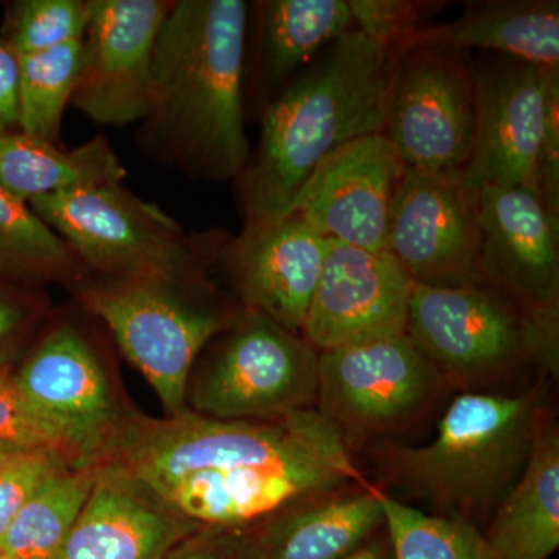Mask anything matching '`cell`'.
Listing matches in <instances>:
<instances>
[{"label":"cell","instance_id":"6da1fadb","mask_svg":"<svg viewBox=\"0 0 559 559\" xmlns=\"http://www.w3.org/2000/svg\"><path fill=\"white\" fill-rule=\"evenodd\" d=\"M246 24V0H173L157 36L135 142L191 182H234L249 159Z\"/></svg>","mask_w":559,"mask_h":559},{"label":"cell","instance_id":"7a4b0ae2","mask_svg":"<svg viewBox=\"0 0 559 559\" xmlns=\"http://www.w3.org/2000/svg\"><path fill=\"white\" fill-rule=\"evenodd\" d=\"M395 51L349 31L320 51L260 117V138L234 180L242 224L285 216L320 162L384 131Z\"/></svg>","mask_w":559,"mask_h":559},{"label":"cell","instance_id":"3957f363","mask_svg":"<svg viewBox=\"0 0 559 559\" xmlns=\"http://www.w3.org/2000/svg\"><path fill=\"white\" fill-rule=\"evenodd\" d=\"M539 380L514 392L457 393L444 406L432 441L381 443L364 451L390 498L468 522L484 532L527 465L536 433L554 411Z\"/></svg>","mask_w":559,"mask_h":559},{"label":"cell","instance_id":"277c9868","mask_svg":"<svg viewBox=\"0 0 559 559\" xmlns=\"http://www.w3.org/2000/svg\"><path fill=\"white\" fill-rule=\"evenodd\" d=\"M406 334L452 395L558 381L559 322L479 283L415 285Z\"/></svg>","mask_w":559,"mask_h":559},{"label":"cell","instance_id":"5b68a950","mask_svg":"<svg viewBox=\"0 0 559 559\" xmlns=\"http://www.w3.org/2000/svg\"><path fill=\"white\" fill-rule=\"evenodd\" d=\"M33 212L79 257L106 277L205 285L226 234H190L159 205L121 183L36 198Z\"/></svg>","mask_w":559,"mask_h":559},{"label":"cell","instance_id":"8992f818","mask_svg":"<svg viewBox=\"0 0 559 559\" xmlns=\"http://www.w3.org/2000/svg\"><path fill=\"white\" fill-rule=\"evenodd\" d=\"M345 447L316 409L274 419H216L183 412L110 439L105 466L150 496L198 473L270 465Z\"/></svg>","mask_w":559,"mask_h":559},{"label":"cell","instance_id":"52a82bcc","mask_svg":"<svg viewBox=\"0 0 559 559\" xmlns=\"http://www.w3.org/2000/svg\"><path fill=\"white\" fill-rule=\"evenodd\" d=\"M452 396L407 334L319 353L314 409L355 457L377 444L400 443Z\"/></svg>","mask_w":559,"mask_h":559},{"label":"cell","instance_id":"ba28073f","mask_svg":"<svg viewBox=\"0 0 559 559\" xmlns=\"http://www.w3.org/2000/svg\"><path fill=\"white\" fill-rule=\"evenodd\" d=\"M182 288L162 280L106 275L73 286L76 299L112 331L171 418L186 412L190 371L202 349L242 312L194 304Z\"/></svg>","mask_w":559,"mask_h":559},{"label":"cell","instance_id":"9c48e42d","mask_svg":"<svg viewBox=\"0 0 559 559\" xmlns=\"http://www.w3.org/2000/svg\"><path fill=\"white\" fill-rule=\"evenodd\" d=\"M194 407L216 419H274L314 409L319 352L301 334L242 310L215 337Z\"/></svg>","mask_w":559,"mask_h":559},{"label":"cell","instance_id":"30bf717a","mask_svg":"<svg viewBox=\"0 0 559 559\" xmlns=\"http://www.w3.org/2000/svg\"><path fill=\"white\" fill-rule=\"evenodd\" d=\"M393 51L382 134L407 170H465L476 120L473 53L444 46Z\"/></svg>","mask_w":559,"mask_h":559},{"label":"cell","instance_id":"8fae6325","mask_svg":"<svg viewBox=\"0 0 559 559\" xmlns=\"http://www.w3.org/2000/svg\"><path fill=\"white\" fill-rule=\"evenodd\" d=\"M479 191L462 170L404 171L388 227V252L412 282L450 288L476 282Z\"/></svg>","mask_w":559,"mask_h":559},{"label":"cell","instance_id":"7c38bea8","mask_svg":"<svg viewBox=\"0 0 559 559\" xmlns=\"http://www.w3.org/2000/svg\"><path fill=\"white\" fill-rule=\"evenodd\" d=\"M171 5L173 0H90L73 108L102 127L143 120L154 47Z\"/></svg>","mask_w":559,"mask_h":559},{"label":"cell","instance_id":"4fadbf2b","mask_svg":"<svg viewBox=\"0 0 559 559\" xmlns=\"http://www.w3.org/2000/svg\"><path fill=\"white\" fill-rule=\"evenodd\" d=\"M414 286L389 252L326 238L301 336L319 353L404 336Z\"/></svg>","mask_w":559,"mask_h":559},{"label":"cell","instance_id":"5bb4252c","mask_svg":"<svg viewBox=\"0 0 559 559\" xmlns=\"http://www.w3.org/2000/svg\"><path fill=\"white\" fill-rule=\"evenodd\" d=\"M367 480L347 448L282 460L270 465L198 473L151 496L190 524L245 528L286 503L352 481Z\"/></svg>","mask_w":559,"mask_h":559},{"label":"cell","instance_id":"9a60e30c","mask_svg":"<svg viewBox=\"0 0 559 559\" xmlns=\"http://www.w3.org/2000/svg\"><path fill=\"white\" fill-rule=\"evenodd\" d=\"M551 69L496 55L474 58L476 120L463 175L477 191L485 187L535 191Z\"/></svg>","mask_w":559,"mask_h":559},{"label":"cell","instance_id":"2e32d148","mask_svg":"<svg viewBox=\"0 0 559 559\" xmlns=\"http://www.w3.org/2000/svg\"><path fill=\"white\" fill-rule=\"evenodd\" d=\"M476 282L540 319L559 322V218L535 191L485 187Z\"/></svg>","mask_w":559,"mask_h":559},{"label":"cell","instance_id":"e0dca14e","mask_svg":"<svg viewBox=\"0 0 559 559\" xmlns=\"http://www.w3.org/2000/svg\"><path fill=\"white\" fill-rule=\"evenodd\" d=\"M326 238L297 213L270 223L242 224L216 252L241 310L257 312L290 333L301 334L318 286Z\"/></svg>","mask_w":559,"mask_h":559},{"label":"cell","instance_id":"ac0fdd59","mask_svg":"<svg viewBox=\"0 0 559 559\" xmlns=\"http://www.w3.org/2000/svg\"><path fill=\"white\" fill-rule=\"evenodd\" d=\"M404 171L382 132L364 135L320 162L289 212L322 237L370 252H388L390 210Z\"/></svg>","mask_w":559,"mask_h":559},{"label":"cell","instance_id":"d6986e66","mask_svg":"<svg viewBox=\"0 0 559 559\" xmlns=\"http://www.w3.org/2000/svg\"><path fill=\"white\" fill-rule=\"evenodd\" d=\"M14 377L33 411L68 436L84 463L103 454L116 436V407L105 371L75 326H55Z\"/></svg>","mask_w":559,"mask_h":559},{"label":"cell","instance_id":"ffe728a7","mask_svg":"<svg viewBox=\"0 0 559 559\" xmlns=\"http://www.w3.org/2000/svg\"><path fill=\"white\" fill-rule=\"evenodd\" d=\"M348 0H255L246 24V121L264 110L333 40L353 31Z\"/></svg>","mask_w":559,"mask_h":559},{"label":"cell","instance_id":"44dd1931","mask_svg":"<svg viewBox=\"0 0 559 559\" xmlns=\"http://www.w3.org/2000/svg\"><path fill=\"white\" fill-rule=\"evenodd\" d=\"M384 527L382 489L367 479L301 496L242 533L249 559H342Z\"/></svg>","mask_w":559,"mask_h":559},{"label":"cell","instance_id":"7402d4cb","mask_svg":"<svg viewBox=\"0 0 559 559\" xmlns=\"http://www.w3.org/2000/svg\"><path fill=\"white\" fill-rule=\"evenodd\" d=\"M189 522L100 466L79 521L53 559H164Z\"/></svg>","mask_w":559,"mask_h":559},{"label":"cell","instance_id":"603a6c76","mask_svg":"<svg viewBox=\"0 0 559 559\" xmlns=\"http://www.w3.org/2000/svg\"><path fill=\"white\" fill-rule=\"evenodd\" d=\"M444 46L559 68L558 0L468 2L457 20L430 24L400 49Z\"/></svg>","mask_w":559,"mask_h":559},{"label":"cell","instance_id":"cb8c5ba5","mask_svg":"<svg viewBox=\"0 0 559 559\" xmlns=\"http://www.w3.org/2000/svg\"><path fill=\"white\" fill-rule=\"evenodd\" d=\"M485 539L502 559H549L559 547V423L551 411L520 480L492 514Z\"/></svg>","mask_w":559,"mask_h":559},{"label":"cell","instance_id":"d4e9b609","mask_svg":"<svg viewBox=\"0 0 559 559\" xmlns=\"http://www.w3.org/2000/svg\"><path fill=\"white\" fill-rule=\"evenodd\" d=\"M127 176L105 134L66 150L21 131L0 132V187L25 204L64 191L114 186Z\"/></svg>","mask_w":559,"mask_h":559},{"label":"cell","instance_id":"484cf974","mask_svg":"<svg viewBox=\"0 0 559 559\" xmlns=\"http://www.w3.org/2000/svg\"><path fill=\"white\" fill-rule=\"evenodd\" d=\"M98 473L95 462L55 469L11 522L0 554L13 559L57 557L90 499Z\"/></svg>","mask_w":559,"mask_h":559},{"label":"cell","instance_id":"4316f807","mask_svg":"<svg viewBox=\"0 0 559 559\" xmlns=\"http://www.w3.org/2000/svg\"><path fill=\"white\" fill-rule=\"evenodd\" d=\"M90 275L60 235L31 205L0 187V277L79 285Z\"/></svg>","mask_w":559,"mask_h":559},{"label":"cell","instance_id":"83f0119b","mask_svg":"<svg viewBox=\"0 0 559 559\" xmlns=\"http://www.w3.org/2000/svg\"><path fill=\"white\" fill-rule=\"evenodd\" d=\"M83 57V39L17 57V131L62 146V117L79 84Z\"/></svg>","mask_w":559,"mask_h":559},{"label":"cell","instance_id":"f1b7e54d","mask_svg":"<svg viewBox=\"0 0 559 559\" xmlns=\"http://www.w3.org/2000/svg\"><path fill=\"white\" fill-rule=\"evenodd\" d=\"M395 559H502L468 522L433 516L382 491Z\"/></svg>","mask_w":559,"mask_h":559},{"label":"cell","instance_id":"f546056e","mask_svg":"<svg viewBox=\"0 0 559 559\" xmlns=\"http://www.w3.org/2000/svg\"><path fill=\"white\" fill-rule=\"evenodd\" d=\"M90 0H16L7 9L3 39L16 53H38L84 38Z\"/></svg>","mask_w":559,"mask_h":559},{"label":"cell","instance_id":"4dcf8cb0","mask_svg":"<svg viewBox=\"0 0 559 559\" xmlns=\"http://www.w3.org/2000/svg\"><path fill=\"white\" fill-rule=\"evenodd\" d=\"M0 448L10 451H46L73 465H83L80 452L64 432L33 411L22 396L0 348Z\"/></svg>","mask_w":559,"mask_h":559},{"label":"cell","instance_id":"1f68e13d","mask_svg":"<svg viewBox=\"0 0 559 559\" xmlns=\"http://www.w3.org/2000/svg\"><path fill=\"white\" fill-rule=\"evenodd\" d=\"M447 5L432 0H348L356 31L389 49H400Z\"/></svg>","mask_w":559,"mask_h":559},{"label":"cell","instance_id":"d6a6232c","mask_svg":"<svg viewBox=\"0 0 559 559\" xmlns=\"http://www.w3.org/2000/svg\"><path fill=\"white\" fill-rule=\"evenodd\" d=\"M64 459L46 451H14L0 465V546L11 522Z\"/></svg>","mask_w":559,"mask_h":559},{"label":"cell","instance_id":"836d02e7","mask_svg":"<svg viewBox=\"0 0 559 559\" xmlns=\"http://www.w3.org/2000/svg\"><path fill=\"white\" fill-rule=\"evenodd\" d=\"M535 191L551 215L559 218V68L547 81L546 123L536 160Z\"/></svg>","mask_w":559,"mask_h":559},{"label":"cell","instance_id":"e575fe53","mask_svg":"<svg viewBox=\"0 0 559 559\" xmlns=\"http://www.w3.org/2000/svg\"><path fill=\"white\" fill-rule=\"evenodd\" d=\"M20 61L0 33V132L17 131Z\"/></svg>","mask_w":559,"mask_h":559},{"label":"cell","instance_id":"d590c367","mask_svg":"<svg viewBox=\"0 0 559 559\" xmlns=\"http://www.w3.org/2000/svg\"><path fill=\"white\" fill-rule=\"evenodd\" d=\"M215 536L176 559H249L242 528L213 530Z\"/></svg>","mask_w":559,"mask_h":559},{"label":"cell","instance_id":"8d00e7d4","mask_svg":"<svg viewBox=\"0 0 559 559\" xmlns=\"http://www.w3.org/2000/svg\"><path fill=\"white\" fill-rule=\"evenodd\" d=\"M31 314L27 301L0 288V345L10 341L31 320Z\"/></svg>","mask_w":559,"mask_h":559},{"label":"cell","instance_id":"74e56055","mask_svg":"<svg viewBox=\"0 0 559 559\" xmlns=\"http://www.w3.org/2000/svg\"><path fill=\"white\" fill-rule=\"evenodd\" d=\"M342 559H395L388 528H382L373 538L367 540L360 549Z\"/></svg>","mask_w":559,"mask_h":559},{"label":"cell","instance_id":"f35d334b","mask_svg":"<svg viewBox=\"0 0 559 559\" xmlns=\"http://www.w3.org/2000/svg\"><path fill=\"white\" fill-rule=\"evenodd\" d=\"M10 450H5V448H0V465H2L3 462H5L7 457L11 454Z\"/></svg>","mask_w":559,"mask_h":559},{"label":"cell","instance_id":"ab89813d","mask_svg":"<svg viewBox=\"0 0 559 559\" xmlns=\"http://www.w3.org/2000/svg\"><path fill=\"white\" fill-rule=\"evenodd\" d=\"M0 559H13V558H10V557H7V555L0 554Z\"/></svg>","mask_w":559,"mask_h":559}]
</instances>
